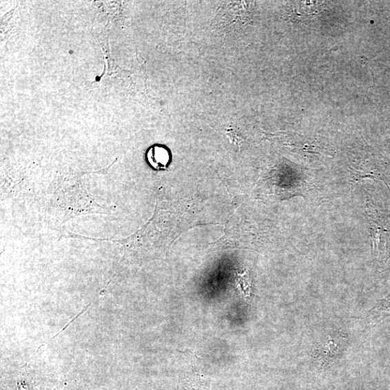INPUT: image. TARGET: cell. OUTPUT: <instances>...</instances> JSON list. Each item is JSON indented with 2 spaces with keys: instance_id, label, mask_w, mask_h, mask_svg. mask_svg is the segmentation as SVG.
Here are the masks:
<instances>
[{
  "instance_id": "6da1fadb",
  "label": "cell",
  "mask_w": 390,
  "mask_h": 390,
  "mask_svg": "<svg viewBox=\"0 0 390 390\" xmlns=\"http://www.w3.org/2000/svg\"><path fill=\"white\" fill-rule=\"evenodd\" d=\"M148 161L157 170H164L170 161V155L166 148L156 146L150 149L147 155Z\"/></svg>"
},
{
  "instance_id": "7a4b0ae2",
  "label": "cell",
  "mask_w": 390,
  "mask_h": 390,
  "mask_svg": "<svg viewBox=\"0 0 390 390\" xmlns=\"http://www.w3.org/2000/svg\"><path fill=\"white\" fill-rule=\"evenodd\" d=\"M236 286L242 296L249 301L251 299L252 284L247 269L243 273H237L235 277Z\"/></svg>"
},
{
  "instance_id": "3957f363",
  "label": "cell",
  "mask_w": 390,
  "mask_h": 390,
  "mask_svg": "<svg viewBox=\"0 0 390 390\" xmlns=\"http://www.w3.org/2000/svg\"><path fill=\"white\" fill-rule=\"evenodd\" d=\"M372 320L379 322L390 315V296L383 300L379 307L371 311Z\"/></svg>"
},
{
  "instance_id": "277c9868",
  "label": "cell",
  "mask_w": 390,
  "mask_h": 390,
  "mask_svg": "<svg viewBox=\"0 0 390 390\" xmlns=\"http://www.w3.org/2000/svg\"><path fill=\"white\" fill-rule=\"evenodd\" d=\"M183 390H205L203 383L201 381L194 380L192 382L187 383Z\"/></svg>"
}]
</instances>
